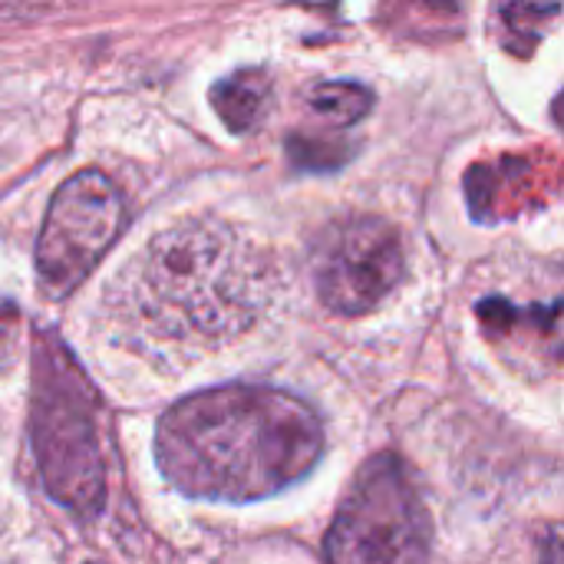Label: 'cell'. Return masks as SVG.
I'll use <instances>...</instances> for the list:
<instances>
[{
    "mask_svg": "<svg viewBox=\"0 0 564 564\" xmlns=\"http://www.w3.org/2000/svg\"><path fill=\"white\" fill-rule=\"evenodd\" d=\"M324 453L317 413L274 387L228 383L169 406L155 430L162 476L192 499L258 502L301 482Z\"/></svg>",
    "mask_w": 564,
    "mask_h": 564,
    "instance_id": "1",
    "label": "cell"
},
{
    "mask_svg": "<svg viewBox=\"0 0 564 564\" xmlns=\"http://www.w3.org/2000/svg\"><path fill=\"white\" fill-rule=\"evenodd\" d=\"M261 304V268L225 225H175L142 258L139 311L162 340L225 344L254 324Z\"/></svg>",
    "mask_w": 564,
    "mask_h": 564,
    "instance_id": "2",
    "label": "cell"
},
{
    "mask_svg": "<svg viewBox=\"0 0 564 564\" xmlns=\"http://www.w3.org/2000/svg\"><path fill=\"white\" fill-rule=\"evenodd\" d=\"M33 449L46 492L79 516H96L106 473L96 433V397L56 340L40 344L33 364Z\"/></svg>",
    "mask_w": 564,
    "mask_h": 564,
    "instance_id": "3",
    "label": "cell"
},
{
    "mask_svg": "<svg viewBox=\"0 0 564 564\" xmlns=\"http://www.w3.org/2000/svg\"><path fill=\"white\" fill-rule=\"evenodd\" d=\"M430 525L397 456L370 459L327 532L330 564H423Z\"/></svg>",
    "mask_w": 564,
    "mask_h": 564,
    "instance_id": "4",
    "label": "cell"
},
{
    "mask_svg": "<svg viewBox=\"0 0 564 564\" xmlns=\"http://www.w3.org/2000/svg\"><path fill=\"white\" fill-rule=\"evenodd\" d=\"M126 225L119 185L99 169H79L50 198L36 238V281L50 297H69L106 258Z\"/></svg>",
    "mask_w": 564,
    "mask_h": 564,
    "instance_id": "5",
    "label": "cell"
},
{
    "mask_svg": "<svg viewBox=\"0 0 564 564\" xmlns=\"http://www.w3.org/2000/svg\"><path fill=\"white\" fill-rule=\"evenodd\" d=\"M403 238L377 215L334 225L314 254L317 297L340 317H360L380 307L403 281Z\"/></svg>",
    "mask_w": 564,
    "mask_h": 564,
    "instance_id": "6",
    "label": "cell"
},
{
    "mask_svg": "<svg viewBox=\"0 0 564 564\" xmlns=\"http://www.w3.org/2000/svg\"><path fill=\"white\" fill-rule=\"evenodd\" d=\"M212 106L228 132H254L274 106V83L264 69H238L212 86Z\"/></svg>",
    "mask_w": 564,
    "mask_h": 564,
    "instance_id": "7",
    "label": "cell"
},
{
    "mask_svg": "<svg viewBox=\"0 0 564 564\" xmlns=\"http://www.w3.org/2000/svg\"><path fill=\"white\" fill-rule=\"evenodd\" d=\"M307 106L324 122H330L337 129H347V126H357L360 119L370 116L373 93L364 83H354V79H324L307 93Z\"/></svg>",
    "mask_w": 564,
    "mask_h": 564,
    "instance_id": "8",
    "label": "cell"
},
{
    "mask_svg": "<svg viewBox=\"0 0 564 564\" xmlns=\"http://www.w3.org/2000/svg\"><path fill=\"white\" fill-rule=\"evenodd\" d=\"M499 13L512 33H525L529 40H535L558 20L562 0H499Z\"/></svg>",
    "mask_w": 564,
    "mask_h": 564,
    "instance_id": "9",
    "label": "cell"
},
{
    "mask_svg": "<svg viewBox=\"0 0 564 564\" xmlns=\"http://www.w3.org/2000/svg\"><path fill=\"white\" fill-rule=\"evenodd\" d=\"M20 337H23V317H20V311H17L13 301L0 297V370L7 364H13L17 347H20Z\"/></svg>",
    "mask_w": 564,
    "mask_h": 564,
    "instance_id": "10",
    "label": "cell"
},
{
    "mask_svg": "<svg viewBox=\"0 0 564 564\" xmlns=\"http://www.w3.org/2000/svg\"><path fill=\"white\" fill-rule=\"evenodd\" d=\"M50 0H0V20H30L46 10Z\"/></svg>",
    "mask_w": 564,
    "mask_h": 564,
    "instance_id": "11",
    "label": "cell"
},
{
    "mask_svg": "<svg viewBox=\"0 0 564 564\" xmlns=\"http://www.w3.org/2000/svg\"><path fill=\"white\" fill-rule=\"evenodd\" d=\"M426 3H436V7H456L459 0H426Z\"/></svg>",
    "mask_w": 564,
    "mask_h": 564,
    "instance_id": "12",
    "label": "cell"
}]
</instances>
